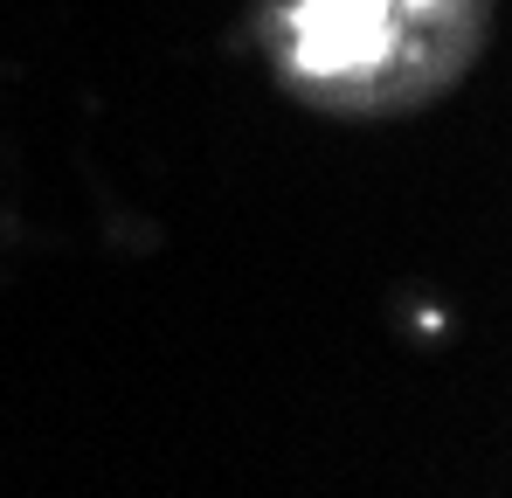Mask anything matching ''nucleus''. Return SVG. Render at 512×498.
Segmentation results:
<instances>
[{
	"mask_svg": "<svg viewBox=\"0 0 512 498\" xmlns=\"http://www.w3.org/2000/svg\"><path fill=\"white\" fill-rule=\"evenodd\" d=\"M284 56L312 104L409 111L478 56L485 0H277Z\"/></svg>",
	"mask_w": 512,
	"mask_h": 498,
	"instance_id": "1",
	"label": "nucleus"
}]
</instances>
